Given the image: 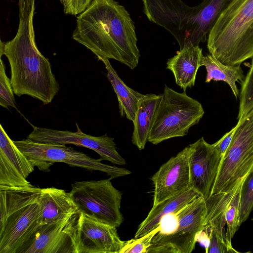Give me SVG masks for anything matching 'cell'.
<instances>
[{"label": "cell", "mask_w": 253, "mask_h": 253, "mask_svg": "<svg viewBox=\"0 0 253 253\" xmlns=\"http://www.w3.org/2000/svg\"><path fill=\"white\" fill-rule=\"evenodd\" d=\"M159 230V225L154 230L140 238L126 241L120 253H147L154 236Z\"/></svg>", "instance_id": "obj_28"}, {"label": "cell", "mask_w": 253, "mask_h": 253, "mask_svg": "<svg viewBox=\"0 0 253 253\" xmlns=\"http://www.w3.org/2000/svg\"><path fill=\"white\" fill-rule=\"evenodd\" d=\"M200 195L190 188L153 206L145 219L139 224L134 238H140L156 228L165 215L175 213Z\"/></svg>", "instance_id": "obj_21"}, {"label": "cell", "mask_w": 253, "mask_h": 253, "mask_svg": "<svg viewBox=\"0 0 253 253\" xmlns=\"http://www.w3.org/2000/svg\"><path fill=\"white\" fill-rule=\"evenodd\" d=\"M42 226L73 215L78 208L69 192L55 187L41 188L39 197Z\"/></svg>", "instance_id": "obj_19"}, {"label": "cell", "mask_w": 253, "mask_h": 253, "mask_svg": "<svg viewBox=\"0 0 253 253\" xmlns=\"http://www.w3.org/2000/svg\"><path fill=\"white\" fill-rule=\"evenodd\" d=\"M204 114L198 100L165 85L155 115L148 141L157 145L162 141L187 135Z\"/></svg>", "instance_id": "obj_5"}, {"label": "cell", "mask_w": 253, "mask_h": 253, "mask_svg": "<svg viewBox=\"0 0 253 253\" xmlns=\"http://www.w3.org/2000/svg\"><path fill=\"white\" fill-rule=\"evenodd\" d=\"M36 0H18L19 24L11 40L0 42V58L10 67V83L15 94L28 95L46 105L59 90L51 64L37 47L33 24Z\"/></svg>", "instance_id": "obj_2"}, {"label": "cell", "mask_w": 253, "mask_h": 253, "mask_svg": "<svg viewBox=\"0 0 253 253\" xmlns=\"http://www.w3.org/2000/svg\"><path fill=\"white\" fill-rule=\"evenodd\" d=\"M245 178L232 190L211 194L205 200L206 214L204 229H214L229 245H232L231 239L240 226L241 192Z\"/></svg>", "instance_id": "obj_12"}, {"label": "cell", "mask_w": 253, "mask_h": 253, "mask_svg": "<svg viewBox=\"0 0 253 253\" xmlns=\"http://www.w3.org/2000/svg\"><path fill=\"white\" fill-rule=\"evenodd\" d=\"M65 230L71 238L73 253H120L125 243L117 227L81 212L71 217Z\"/></svg>", "instance_id": "obj_9"}, {"label": "cell", "mask_w": 253, "mask_h": 253, "mask_svg": "<svg viewBox=\"0 0 253 253\" xmlns=\"http://www.w3.org/2000/svg\"><path fill=\"white\" fill-rule=\"evenodd\" d=\"M73 40L98 58L114 59L134 69L140 54L133 21L115 0H92L77 17Z\"/></svg>", "instance_id": "obj_1"}, {"label": "cell", "mask_w": 253, "mask_h": 253, "mask_svg": "<svg viewBox=\"0 0 253 253\" xmlns=\"http://www.w3.org/2000/svg\"><path fill=\"white\" fill-rule=\"evenodd\" d=\"M59 1L63 5L64 13L73 15V10L70 0H59Z\"/></svg>", "instance_id": "obj_32"}, {"label": "cell", "mask_w": 253, "mask_h": 253, "mask_svg": "<svg viewBox=\"0 0 253 253\" xmlns=\"http://www.w3.org/2000/svg\"><path fill=\"white\" fill-rule=\"evenodd\" d=\"M14 91L10 79L6 75L5 67L1 59L0 64V105L5 108H16Z\"/></svg>", "instance_id": "obj_27"}, {"label": "cell", "mask_w": 253, "mask_h": 253, "mask_svg": "<svg viewBox=\"0 0 253 253\" xmlns=\"http://www.w3.org/2000/svg\"><path fill=\"white\" fill-rule=\"evenodd\" d=\"M151 179L154 186L153 206L190 188L187 146L164 164Z\"/></svg>", "instance_id": "obj_15"}, {"label": "cell", "mask_w": 253, "mask_h": 253, "mask_svg": "<svg viewBox=\"0 0 253 253\" xmlns=\"http://www.w3.org/2000/svg\"><path fill=\"white\" fill-rule=\"evenodd\" d=\"M76 126L77 131L73 132L33 126V130L26 139L39 143L73 144L85 147L96 152L102 160L120 166L126 164V160L117 151L113 138L106 134L100 136L86 134L81 130L77 123Z\"/></svg>", "instance_id": "obj_11"}, {"label": "cell", "mask_w": 253, "mask_h": 253, "mask_svg": "<svg viewBox=\"0 0 253 253\" xmlns=\"http://www.w3.org/2000/svg\"><path fill=\"white\" fill-rule=\"evenodd\" d=\"M212 56L230 65L253 56V0H231L220 12L208 34Z\"/></svg>", "instance_id": "obj_4"}, {"label": "cell", "mask_w": 253, "mask_h": 253, "mask_svg": "<svg viewBox=\"0 0 253 253\" xmlns=\"http://www.w3.org/2000/svg\"><path fill=\"white\" fill-rule=\"evenodd\" d=\"M208 233L210 239V244L208 253H238L232 245L224 242L212 228L204 229Z\"/></svg>", "instance_id": "obj_29"}, {"label": "cell", "mask_w": 253, "mask_h": 253, "mask_svg": "<svg viewBox=\"0 0 253 253\" xmlns=\"http://www.w3.org/2000/svg\"><path fill=\"white\" fill-rule=\"evenodd\" d=\"M104 64L107 77L117 95L120 115L133 123L139 100L144 95L130 88L121 79L112 66L109 59L98 58Z\"/></svg>", "instance_id": "obj_23"}, {"label": "cell", "mask_w": 253, "mask_h": 253, "mask_svg": "<svg viewBox=\"0 0 253 253\" xmlns=\"http://www.w3.org/2000/svg\"><path fill=\"white\" fill-rule=\"evenodd\" d=\"M206 214L205 199L200 196L176 213L177 225L168 235L155 234L147 253H190L196 233L203 230Z\"/></svg>", "instance_id": "obj_10"}, {"label": "cell", "mask_w": 253, "mask_h": 253, "mask_svg": "<svg viewBox=\"0 0 253 253\" xmlns=\"http://www.w3.org/2000/svg\"><path fill=\"white\" fill-rule=\"evenodd\" d=\"M203 56L199 45H190L180 49L168 60L167 69L172 72L176 84L184 91L195 85Z\"/></svg>", "instance_id": "obj_18"}, {"label": "cell", "mask_w": 253, "mask_h": 253, "mask_svg": "<svg viewBox=\"0 0 253 253\" xmlns=\"http://www.w3.org/2000/svg\"><path fill=\"white\" fill-rule=\"evenodd\" d=\"M232 141L224 155L211 194L227 192L253 170V109L238 120Z\"/></svg>", "instance_id": "obj_6"}, {"label": "cell", "mask_w": 253, "mask_h": 253, "mask_svg": "<svg viewBox=\"0 0 253 253\" xmlns=\"http://www.w3.org/2000/svg\"><path fill=\"white\" fill-rule=\"evenodd\" d=\"M202 66L207 71L206 83L214 81H223L230 87L235 98L239 96V91L236 83L243 81L245 76L240 65H230L225 64L211 54L203 56Z\"/></svg>", "instance_id": "obj_24"}, {"label": "cell", "mask_w": 253, "mask_h": 253, "mask_svg": "<svg viewBox=\"0 0 253 253\" xmlns=\"http://www.w3.org/2000/svg\"><path fill=\"white\" fill-rule=\"evenodd\" d=\"M33 163L16 146L0 124V186L28 187Z\"/></svg>", "instance_id": "obj_16"}, {"label": "cell", "mask_w": 253, "mask_h": 253, "mask_svg": "<svg viewBox=\"0 0 253 253\" xmlns=\"http://www.w3.org/2000/svg\"><path fill=\"white\" fill-rule=\"evenodd\" d=\"M187 147L190 187L206 200L211 194L223 157L203 137Z\"/></svg>", "instance_id": "obj_14"}, {"label": "cell", "mask_w": 253, "mask_h": 253, "mask_svg": "<svg viewBox=\"0 0 253 253\" xmlns=\"http://www.w3.org/2000/svg\"><path fill=\"white\" fill-rule=\"evenodd\" d=\"M253 210V170L245 178L241 192L239 224L248 218Z\"/></svg>", "instance_id": "obj_26"}, {"label": "cell", "mask_w": 253, "mask_h": 253, "mask_svg": "<svg viewBox=\"0 0 253 253\" xmlns=\"http://www.w3.org/2000/svg\"><path fill=\"white\" fill-rule=\"evenodd\" d=\"M231 0H203L195 6V14L188 30L190 44L199 45L207 40L208 34L220 12Z\"/></svg>", "instance_id": "obj_20"}, {"label": "cell", "mask_w": 253, "mask_h": 253, "mask_svg": "<svg viewBox=\"0 0 253 253\" xmlns=\"http://www.w3.org/2000/svg\"><path fill=\"white\" fill-rule=\"evenodd\" d=\"M161 94H144L139 100L133 123L131 141L139 150L145 148Z\"/></svg>", "instance_id": "obj_22"}, {"label": "cell", "mask_w": 253, "mask_h": 253, "mask_svg": "<svg viewBox=\"0 0 253 253\" xmlns=\"http://www.w3.org/2000/svg\"><path fill=\"white\" fill-rule=\"evenodd\" d=\"M195 241L196 243H200L202 246H204L205 248L206 252L208 253L210 244V239L209 235L206 230L203 229L196 233Z\"/></svg>", "instance_id": "obj_31"}, {"label": "cell", "mask_w": 253, "mask_h": 253, "mask_svg": "<svg viewBox=\"0 0 253 253\" xmlns=\"http://www.w3.org/2000/svg\"><path fill=\"white\" fill-rule=\"evenodd\" d=\"M250 67L242 82L239 94V107L238 120L242 119L253 109V56Z\"/></svg>", "instance_id": "obj_25"}, {"label": "cell", "mask_w": 253, "mask_h": 253, "mask_svg": "<svg viewBox=\"0 0 253 253\" xmlns=\"http://www.w3.org/2000/svg\"><path fill=\"white\" fill-rule=\"evenodd\" d=\"M13 142L40 170L49 171V167L54 163L61 162L88 170L105 172L110 176L111 179L131 173L126 169L105 164L102 163L100 158H92L66 145L36 142L27 139Z\"/></svg>", "instance_id": "obj_7"}, {"label": "cell", "mask_w": 253, "mask_h": 253, "mask_svg": "<svg viewBox=\"0 0 253 253\" xmlns=\"http://www.w3.org/2000/svg\"><path fill=\"white\" fill-rule=\"evenodd\" d=\"M142 1L144 13L148 19L169 32L178 42L180 49L185 47L195 6H189L182 0Z\"/></svg>", "instance_id": "obj_13"}, {"label": "cell", "mask_w": 253, "mask_h": 253, "mask_svg": "<svg viewBox=\"0 0 253 253\" xmlns=\"http://www.w3.org/2000/svg\"><path fill=\"white\" fill-rule=\"evenodd\" d=\"M111 180L75 181L69 193L78 212L117 228L124 221L121 212L122 193L115 188Z\"/></svg>", "instance_id": "obj_8"}, {"label": "cell", "mask_w": 253, "mask_h": 253, "mask_svg": "<svg viewBox=\"0 0 253 253\" xmlns=\"http://www.w3.org/2000/svg\"><path fill=\"white\" fill-rule=\"evenodd\" d=\"M236 128L237 125L226 133L219 140L212 144L223 157L231 144Z\"/></svg>", "instance_id": "obj_30"}, {"label": "cell", "mask_w": 253, "mask_h": 253, "mask_svg": "<svg viewBox=\"0 0 253 253\" xmlns=\"http://www.w3.org/2000/svg\"><path fill=\"white\" fill-rule=\"evenodd\" d=\"M41 189L0 186V253H24L41 225Z\"/></svg>", "instance_id": "obj_3"}, {"label": "cell", "mask_w": 253, "mask_h": 253, "mask_svg": "<svg viewBox=\"0 0 253 253\" xmlns=\"http://www.w3.org/2000/svg\"><path fill=\"white\" fill-rule=\"evenodd\" d=\"M73 215L42 225L36 239L24 253H73L71 238L65 230Z\"/></svg>", "instance_id": "obj_17"}]
</instances>
